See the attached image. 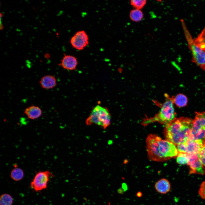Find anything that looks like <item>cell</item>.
Returning a JSON list of instances; mask_svg holds the SVG:
<instances>
[{"label": "cell", "mask_w": 205, "mask_h": 205, "mask_svg": "<svg viewBox=\"0 0 205 205\" xmlns=\"http://www.w3.org/2000/svg\"><path fill=\"white\" fill-rule=\"evenodd\" d=\"M146 143L148 158L151 161H165L176 157L179 153L175 144L155 134H149Z\"/></svg>", "instance_id": "1"}, {"label": "cell", "mask_w": 205, "mask_h": 205, "mask_svg": "<svg viewBox=\"0 0 205 205\" xmlns=\"http://www.w3.org/2000/svg\"><path fill=\"white\" fill-rule=\"evenodd\" d=\"M193 120L182 117L165 125L163 132L165 140L175 145L186 141L190 136Z\"/></svg>", "instance_id": "2"}, {"label": "cell", "mask_w": 205, "mask_h": 205, "mask_svg": "<svg viewBox=\"0 0 205 205\" xmlns=\"http://www.w3.org/2000/svg\"><path fill=\"white\" fill-rule=\"evenodd\" d=\"M165 96V101L162 105L159 112L153 117L144 119L142 123L143 126L156 122L165 125L176 118L172 98L167 94Z\"/></svg>", "instance_id": "3"}, {"label": "cell", "mask_w": 205, "mask_h": 205, "mask_svg": "<svg viewBox=\"0 0 205 205\" xmlns=\"http://www.w3.org/2000/svg\"><path fill=\"white\" fill-rule=\"evenodd\" d=\"M111 119L108 110L105 107L97 105L92 110L87 119L86 123L87 125L95 124L105 129L110 125Z\"/></svg>", "instance_id": "4"}, {"label": "cell", "mask_w": 205, "mask_h": 205, "mask_svg": "<svg viewBox=\"0 0 205 205\" xmlns=\"http://www.w3.org/2000/svg\"><path fill=\"white\" fill-rule=\"evenodd\" d=\"M180 20L188 46L192 52V61L203 70H205V52L202 50L195 44L184 20L181 19Z\"/></svg>", "instance_id": "5"}, {"label": "cell", "mask_w": 205, "mask_h": 205, "mask_svg": "<svg viewBox=\"0 0 205 205\" xmlns=\"http://www.w3.org/2000/svg\"><path fill=\"white\" fill-rule=\"evenodd\" d=\"M190 137L194 140H205V111L195 112Z\"/></svg>", "instance_id": "6"}, {"label": "cell", "mask_w": 205, "mask_h": 205, "mask_svg": "<svg viewBox=\"0 0 205 205\" xmlns=\"http://www.w3.org/2000/svg\"><path fill=\"white\" fill-rule=\"evenodd\" d=\"M205 141L190 137L185 142L177 145V147L179 152L189 155L199 154Z\"/></svg>", "instance_id": "7"}, {"label": "cell", "mask_w": 205, "mask_h": 205, "mask_svg": "<svg viewBox=\"0 0 205 205\" xmlns=\"http://www.w3.org/2000/svg\"><path fill=\"white\" fill-rule=\"evenodd\" d=\"M53 175L48 170L38 172L31 182V187L36 192L46 188L50 178Z\"/></svg>", "instance_id": "8"}, {"label": "cell", "mask_w": 205, "mask_h": 205, "mask_svg": "<svg viewBox=\"0 0 205 205\" xmlns=\"http://www.w3.org/2000/svg\"><path fill=\"white\" fill-rule=\"evenodd\" d=\"M70 42L74 48L78 50H82L89 44V36L85 30H80L73 35Z\"/></svg>", "instance_id": "9"}, {"label": "cell", "mask_w": 205, "mask_h": 205, "mask_svg": "<svg viewBox=\"0 0 205 205\" xmlns=\"http://www.w3.org/2000/svg\"><path fill=\"white\" fill-rule=\"evenodd\" d=\"M189 156L187 165L190 168L189 174H205V170L200 159L199 154L189 155Z\"/></svg>", "instance_id": "10"}, {"label": "cell", "mask_w": 205, "mask_h": 205, "mask_svg": "<svg viewBox=\"0 0 205 205\" xmlns=\"http://www.w3.org/2000/svg\"><path fill=\"white\" fill-rule=\"evenodd\" d=\"M78 64V61L75 56L70 55L64 54L59 66L63 69L68 70H75Z\"/></svg>", "instance_id": "11"}, {"label": "cell", "mask_w": 205, "mask_h": 205, "mask_svg": "<svg viewBox=\"0 0 205 205\" xmlns=\"http://www.w3.org/2000/svg\"><path fill=\"white\" fill-rule=\"evenodd\" d=\"M155 188L158 193L162 194H165L170 191L171 185L168 179L163 178L159 180L155 183Z\"/></svg>", "instance_id": "12"}, {"label": "cell", "mask_w": 205, "mask_h": 205, "mask_svg": "<svg viewBox=\"0 0 205 205\" xmlns=\"http://www.w3.org/2000/svg\"><path fill=\"white\" fill-rule=\"evenodd\" d=\"M41 87L43 89H49L53 88L57 84L56 77L51 75H46L42 77L39 81Z\"/></svg>", "instance_id": "13"}, {"label": "cell", "mask_w": 205, "mask_h": 205, "mask_svg": "<svg viewBox=\"0 0 205 205\" xmlns=\"http://www.w3.org/2000/svg\"><path fill=\"white\" fill-rule=\"evenodd\" d=\"M24 113L29 118L34 120L41 116L42 111L39 107L31 105L25 108Z\"/></svg>", "instance_id": "14"}, {"label": "cell", "mask_w": 205, "mask_h": 205, "mask_svg": "<svg viewBox=\"0 0 205 205\" xmlns=\"http://www.w3.org/2000/svg\"><path fill=\"white\" fill-rule=\"evenodd\" d=\"M174 103L179 107H183L186 106L188 102L187 97L184 95L179 94L172 98Z\"/></svg>", "instance_id": "15"}, {"label": "cell", "mask_w": 205, "mask_h": 205, "mask_svg": "<svg viewBox=\"0 0 205 205\" xmlns=\"http://www.w3.org/2000/svg\"><path fill=\"white\" fill-rule=\"evenodd\" d=\"M24 175L23 170L21 168L17 167L12 169L10 173L11 178L16 181L21 180L23 178Z\"/></svg>", "instance_id": "16"}, {"label": "cell", "mask_w": 205, "mask_h": 205, "mask_svg": "<svg viewBox=\"0 0 205 205\" xmlns=\"http://www.w3.org/2000/svg\"><path fill=\"white\" fill-rule=\"evenodd\" d=\"M129 16L130 19L132 21L139 22L143 19L144 14L141 10L134 9L130 12Z\"/></svg>", "instance_id": "17"}, {"label": "cell", "mask_w": 205, "mask_h": 205, "mask_svg": "<svg viewBox=\"0 0 205 205\" xmlns=\"http://www.w3.org/2000/svg\"><path fill=\"white\" fill-rule=\"evenodd\" d=\"M194 40L196 45L202 50L205 52V27Z\"/></svg>", "instance_id": "18"}, {"label": "cell", "mask_w": 205, "mask_h": 205, "mask_svg": "<svg viewBox=\"0 0 205 205\" xmlns=\"http://www.w3.org/2000/svg\"><path fill=\"white\" fill-rule=\"evenodd\" d=\"M13 199L9 194L4 193L0 197V205H12L13 203Z\"/></svg>", "instance_id": "19"}, {"label": "cell", "mask_w": 205, "mask_h": 205, "mask_svg": "<svg viewBox=\"0 0 205 205\" xmlns=\"http://www.w3.org/2000/svg\"><path fill=\"white\" fill-rule=\"evenodd\" d=\"M189 155L184 153L179 152L176 157L177 163L181 165L188 164Z\"/></svg>", "instance_id": "20"}, {"label": "cell", "mask_w": 205, "mask_h": 205, "mask_svg": "<svg viewBox=\"0 0 205 205\" xmlns=\"http://www.w3.org/2000/svg\"><path fill=\"white\" fill-rule=\"evenodd\" d=\"M147 3L145 0H132L130 1L131 5L135 9H142Z\"/></svg>", "instance_id": "21"}, {"label": "cell", "mask_w": 205, "mask_h": 205, "mask_svg": "<svg viewBox=\"0 0 205 205\" xmlns=\"http://www.w3.org/2000/svg\"><path fill=\"white\" fill-rule=\"evenodd\" d=\"M199 156L203 167L205 170V141L199 153Z\"/></svg>", "instance_id": "22"}, {"label": "cell", "mask_w": 205, "mask_h": 205, "mask_svg": "<svg viewBox=\"0 0 205 205\" xmlns=\"http://www.w3.org/2000/svg\"><path fill=\"white\" fill-rule=\"evenodd\" d=\"M198 193L201 198L205 200V180L200 184Z\"/></svg>", "instance_id": "23"}, {"label": "cell", "mask_w": 205, "mask_h": 205, "mask_svg": "<svg viewBox=\"0 0 205 205\" xmlns=\"http://www.w3.org/2000/svg\"><path fill=\"white\" fill-rule=\"evenodd\" d=\"M122 188L123 189L124 191H125L127 189V186L126 184L125 183H123L122 184Z\"/></svg>", "instance_id": "24"}, {"label": "cell", "mask_w": 205, "mask_h": 205, "mask_svg": "<svg viewBox=\"0 0 205 205\" xmlns=\"http://www.w3.org/2000/svg\"><path fill=\"white\" fill-rule=\"evenodd\" d=\"M142 196L143 193L139 191L136 193V196L138 197H141Z\"/></svg>", "instance_id": "25"}, {"label": "cell", "mask_w": 205, "mask_h": 205, "mask_svg": "<svg viewBox=\"0 0 205 205\" xmlns=\"http://www.w3.org/2000/svg\"><path fill=\"white\" fill-rule=\"evenodd\" d=\"M118 191L119 193L122 194L123 193L124 191L122 188H120L118 189Z\"/></svg>", "instance_id": "26"}]
</instances>
